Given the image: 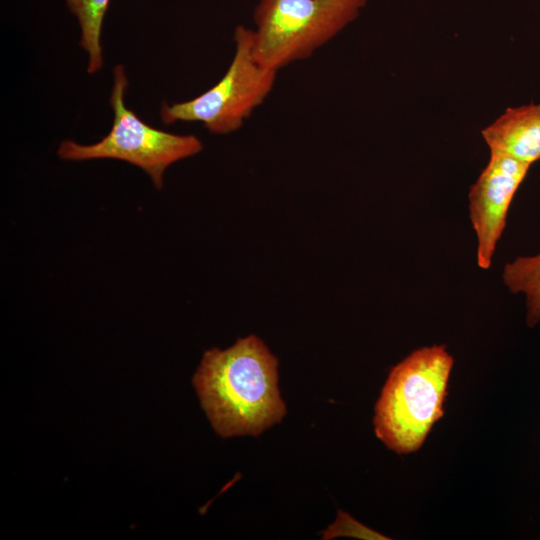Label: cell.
Here are the masks:
<instances>
[{"instance_id":"6da1fadb","label":"cell","mask_w":540,"mask_h":540,"mask_svg":"<svg viewBox=\"0 0 540 540\" xmlns=\"http://www.w3.org/2000/svg\"><path fill=\"white\" fill-rule=\"evenodd\" d=\"M193 384L222 437L258 435L286 414L278 389V360L255 335L225 350L206 351Z\"/></svg>"},{"instance_id":"7a4b0ae2","label":"cell","mask_w":540,"mask_h":540,"mask_svg":"<svg viewBox=\"0 0 540 540\" xmlns=\"http://www.w3.org/2000/svg\"><path fill=\"white\" fill-rule=\"evenodd\" d=\"M453 357L444 345L422 347L395 365L375 406L376 436L398 454L417 451L443 416Z\"/></svg>"},{"instance_id":"3957f363","label":"cell","mask_w":540,"mask_h":540,"mask_svg":"<svg viewBox=\"0 0 540 540\" xmlns=\"http://www.w3.org/2000/svg\"><path fill=\"white\" fill-rule=\"evenodd\" d=\"M366 0H259L253 14L257 62L278 72L310 57L354 21Z\"/></svg>"},{"instance_id":"277c9868","label":"cell","mask_w":540,"mask_h":540,"mask_svg":"<svg viewBox=\"0 0 540 540\" xmlns=\"http://www.w3.org/2000/svg\"><path fill=\"white\" fill-rule=\"evenodd\" d=\"M113 75L109 103L114 111V120L110 132L91 145L65 140L57 153L61 159L72 161L104 158L126 161L144 170L160 190L165 170L179 160L198 154L203 149L202 142L195 135L169 133L143 122L125 105L128 81L124 66H115Z\"/></svg>"},{"instance_id":"5b68a950","label":"cell","mask_w":540,"mask_h":540,"mask_svg":"<svg viewBox=\"0 0 540 540\" xmlns=\"http://www.w3.org/2000/svg\"><path fill=\"white\" fill-rule=\"evenodd\" d=\"M235 52L222 78L209 90L188 101L163 103L161 120L201 122L214 134L238 130L272 91L277 72L266 69L254 57L252 29L239 25L234 31Z\"/></svg>"},{"instance_id":"8992f818","label":"cell","mask_w":540,"mask_h":540,"mask_svg":"<svg viewBox=\"0 0 540 540\" xmlns=\"http://www.w3.org/2000/svg\"><path fill=\"white\" fill-rule=\"evenodd\" d=\"M531 165L491 153L486 167L469 192V216L477 236V264L488 269L506 225L512 199Z\"/></svg>"},{"instance_id":"52a82bcc","label":"cell","mask_w":540,"mask_h":540,"mask_svg":"<svg viewBox=\"0 0 540 540\" xmlns=\"http://www.w3.org/2000/svg\"><path fill=\"white\" fill-rule=\"evenodd\" d=\"M481 134L491 153L531 165L540 160V104L506 109Z\"/></svg>"},{"instance_id":"ba28073f","label":"cell","mask_w":540,"mask_h":540,"mask_svg":"<svg viewBox=\"0 0 540 540\" xmlns=\"http://www.w3.org/2000/svg\"><path fill=\"white\" fill-rule=\"evenodd\" d=\"M503 282L513 294L526 299V324L532 328L540 322V253L518 256L504 266Z\"/></svg>"},{"instance_id":"9c48e42d","label":"cell","mask_w":540,"mask_h":540,"mask_svg":"<svg viewBox=\"0 0 540 540\" xmlns=\"http://www.w3.org/2000/svg\"><path fill=\"white\" fill-rule=\"evenodd\" d=\"M81 28V46L88 52L87 72L95 73L102 68L101 31L110 0H65Z\"/></svg>"},{"instance_id":"30bf717a","label":"cell","mask_w":540,"mask_h":540,"mask_svg":"<svg viewBox=\"0 0 540 540\" xmlns=\"http://www.w3.org/2000/svg\"><path fill=\"white\" fill-rule=\"evenodd\" d=\"M339 535H347L353 537L367 538V539H387L381 534L368 529L367 527L356 522L346 513L339 511L336 522L324 532L323 538L336 537Z\"/></svg>"}]
</instances>
